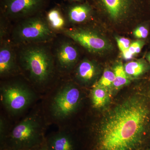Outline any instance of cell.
I'll use <instances>...</instances> for the list:
<instances>
[{"mask_svg":"<svg viewBox=\"0 0 150 150\" xmlns=\"http://www.w3.org/2000/svg\"><path fill=\"white\" fill-rule=\"evenodd\" d=\"M68 21L74 23H80L88 20L93 13V9L88 3H73L64 9Z\"/></svg>","mask_w":150,"mask_h":150,"instance_id":"cell-12","label":"cell"},{"mask_svg":"<svg viewBox=\"0 0 150 150\" xmlns=\"http://www.w3.org/2000/svg\"><path fill=\"white\" fill-rule=\"evenodd\" d=\"M125 71L130 78L141 76L150 70V65L144 59L128 62L124 66Z\"/></svg>","mask_w":150,"mask_h":150,"instance_id":"cell-16","label":"cell"},{"mask_svg":"<svg viewBox=\"0 0 150 150\" xmlns=\"http://www.w3.org/2000/svg\"><path fill=\"white\" fill-rule=\"evenodd\" d=\"M105 13L117 21L127 17L144 4L143 0H96Z\"/></svg>","mask_w":150,"mask_h":150,"instance_id":"cell-9","label":"cell"},{"mask_svg":"<svg viewBox=\"0 0 150 150\" xmlns=\"http://www.w3.org/2000/svg\"><path fill=\"white\" fill-rule=\"evenodd\" d=\"M123 58L126 60H130L133 58V56L132 54L129 52V49L122 52Z\"/></svg>","mask_w":150,"mask_h":150,"instance_id":"cell-23","label":"cell"},{"mask_svg":"<svg viewBox=\"0 0 150 150\" xmlns=\"http://www.w3.org/2000/svg\"><path fill=\"white\" fill-rule=\"evenodd\" d=\"M63 33L91 53H102L109 49L108 41L98 33L91 30L81 28L65 29Z\"/></svg>","mask_w":150,"mask_h":150,"instance_id":"cell-8","label":"cell"},{"mask_svg":"<svg viewBox=\"0 0 150 150\" xmlns=\"http://www.w3.org/2000/svg\"><path fill=\"white\" fill-rule=\"evenodd\" d=\"M114 79L115 74L113 71L107 69L105 70L102 76L96 85L105 88L110 91L112 88Z\"/></svg>","mask_w":150,"mask_h":150,"instance_id":"cell-19","label":"cell"},{"mask_svg":"<svg viewBox=\"0 0 150 150\" xmlns=\"http://www.w3.org/2000/svg\"><path fill=\"white\" fill-rule=\"evenodd\" d=\"M20 54L23 68L31 80L38 84L46 83L54 71V60L48 49L41 46L28 45Z\"/></svg>","mask_w":150,"mask_h":150,"instance_id":"cell-2","label":"cell"},{"mask_svg":"<svg viewBox=\"0 0 150 150\" xmlns=\"http://www.w3.org/2000/svg\"><path fill=\"white\" fill-rule=\"evenodd\" d=\"M54 33L41 13L22 20L13 30L12 39L16 44L30 45L48 42Z\"/></svg>","mask_w":150,"mask_h":150,"instance_id":"cell-4","label":"cell"},{"mask_svg":"<svg viewBox=\"0 0 150 150\" xmlns=\"http://www.w3.org/2000/svg\"><path fill=\"white\" fill-rule=\"evenodd\" d=\"M115 39L118 48L121 53L129 49L131 43L129 39L125 38L120 37H116Z\"/></svg>","mask_w":150,"mask_h":150,"instance_id":"cell-22","label":"cell"},{"mask_svg":"<svg viewBox=\"0 0 150 150\" xmlns=\"http://www.w3.org/2000/svg\"><path fill=\"white\" fill-rule=\"evenodd\" d=\"M149 2H150V0H149Z\"/></svg>","mask_w":150,"mask_h":150,"instance_id":"cell-28","label":"cell"},{"mask_svg":"<svg viewBox=\"0 0 150 150\" xmlns=\"http://www.w3.org/2000/svg\"><path fill=\"white\" fill-rule=\"evenodd\" d=\"M49 26L53 30H64L66 25V15L64 9L56 6L47 12L45 17Z\"/></svg>","mask_w":150,"mask_h":150,"instance_id":"cell-15","label":"cell"},{"mask_svg":"<svg viewBox=\"0 0 150 150\" xmlns=\"http://www.w3.org/2000/svg\"><path fill=\"white\" fill-rule=\"evenodd\" d=\"M113 71L115 74L112 88L113 89L118 90L130 83V78L126 74L124 66L122 64L119 63L115 65Z\"/></svg>","mask_w":150,"mask_h":150,"instance_id":"cell-18","label":"cell"},{"mask_svg":"<svg viewBox=\"0 0 150 150\" xmlns=\"http://www.w3.org/2000/svg\"><path fill=\"white\" fill-rule=\"evenodd\" d=\"M146 43L145 40H139L134 41L131 43L129 48V52L134 56L136 54H139Z\"/></svg>","mask_w":150,"mask_h":150,"instance_id":"cell-21","label":"cell"},{"mask_svg":"<svg viewBox=\"0 0 150 150\" xmlns=\"http://www.w3.org/2000/svg\"><path fill=\"white\" fill-rule=\"evenodd\" d=\"M48 150H74L71 137L65 132H60L48 138L46 142Z\"/></svg>","mask_w":150,"mask_h":150,"instance_id":"cell-13","label":"cell"},{"mask_svg":"<svg viewBox=\"0 0 150 150\" xmlns=\"http://www.w3.org/2000/svg\"><path fill=\"white\" fill-rule=\"evenodd\" d=\"M148 150H150V147L149 148V149Z\"/></svg>","mask_w":150,"mask_h":150,"instance_id":"cell-27","label":"cell"},{"mask_svg":"<svg viewBox=\"0 0 150 150\" xmlns=\"http://www.w3.org/2000/svg\"><path fill=\"white\" fill-rule=\"evenodd\" d=\"M150 133V99L132 94L103 118L91 137L90 150H143Z\"/></svg>","mask_w":150,"mask_h":150,"instance_id":"cell-1","label":"cell"},{"mask_svg":"<svg viewBox=\"0 0 150 150\" xmlns=\"http://www.w3.org/2000/svg\"><path fill=\"white\" fill-rule=\"evenodd\" d=\"M97 74V68L95 63L85 59L78 66L76 76L83 83L89 84L94 80Z\"/></svg>","mask_w":150,"mask_h":150,"instance_id":"cell-14","label":"cell"},{"mask_svg":"<svg viewBox=\"0 0 150 150\" xmlns=\"http://www.w3.org/2000/svg\"><path fill=\"white\" fill-rule=\"evenodd\" d=\"M79 57L77 49L70 42H63L56 50L57 62L64 70H68L73 67L77 62Z\"/></svg>","mask_w":150,"mask_h":150,"instance_id":"cell-11","label":"cell"},{"mask_svg":"<svg viewBox=\"0 0 150 150\" xmlns=\"http://www.w3.org/2000/svg\"><path fill=\"white\" fill-rule=\"evenodd\" d=\"M49 0H1V15L6 19H21L41 13Z\"/></svg>","mask_w":150,"mask_h":150,"instance_id":"cell-6","label":"cell"},{"mask_svg":"<svg viewBox=\"0 0 150 150\" xmlns=\"http://www.w3.org/2000/svg\"><path fill=\"white\" fill-rule=\"evenodd\" d=\"M1 101L11 113H19L30 104L33 98L32 91L25 86L18 83L3 86L1 90Z\"/></svg>","mask_w":150,"mask_h":150,"instance_id":"cell-7","label":"cell"},{"mask_svg":"<svg viewBox=\"0 0 150 150\" xmlns=\"http://www.w3.org/2000/svg\"><path fill=\"white\" fill-rule=\"evenodd\" d=\"M15 53L11 45L4 40L0 48V75L1 77L12 74L16 71Z\"/></svg>","mask_w":150,"mask_h":150,"instance_id":"cell-10","label":"cell"},{"mask_svg":"<svg viewBox=\"0 0 150 150\" xmlns=\"http://www.w3.org/2000/svg\"><path fill=\"white\" fill-rule=\"evenodd\" d=\"M110 91L103 87L95 84L91 92L93 105L96 108L104 107L110 99Z\"/></svg>","mask_w":150,"mask_h":150,"instance_id":"cell-17","label":"cell"},{"mask_svg":"<svg viewBox=\"0 0 150 150\" xmlns=\"http://www.w3.org/2000/svg\"><path fill=\"white\" fill-rule=\"evenodd\" d=\"M79 90L74 85L68 83L62 87L53 100L51 113L56 119L69 118L76 111L81 101Z\"/></svg>","mask_w":150,"mask_h":150,"instance_id":"cell-5","label":"cell"},{"mask_svg":"<svg viewBox=\"0 0 150 150\" xmlns=\"http://www.w3.org/2000/svg\"><path fill=\"white\" fill-rule=\"evenodd\" d=\"M38 150H48L47 147H46V146H41V148L39 149Z\"/></svg>","mask_w":150,"mask_h":150,"instance_id":"cell-26","label":"cell"},{"mask_svg":"<svg viewBox=\"0 0 150 150\" xmlns=\"http://www.w3.org/2000/svg\"><path fill=\"white\" fill-rule=\"evenodd\" d=\"M43 129L39 119L35 116L25 118L13 129L2 142L8 150H35L42 146Z\"/></svg>","mask_w":150,"mask_h":150,"instance_id":"cell-3","label":"cell"},{"mask_svg":"<svg viewBox=\"0 0 150 150\" xmlns=\"http://www.w3.org/2000/svg\"><path fill=\"white\" fill-rule=\"evenodd\" d=\"M146 59L147 60L148 62L150 65V51L148 52L147 54L146 55Z\"/></svg>","mask_w":150,"mask_h":150,"instance_id":"cell-24","label":"cell"},{"mask_svg":"<svg viewBox=\"0 0 150 150\" xmlns=\"http://www.w3.org/2000/svg\"><path fill=\"white\" fill-rule=\"evenodd\" d=\"M66 1H68L70 3H74L76 2H80L83 0H66Z\"/></svg>","mask_w":150,"mask_h":150,"instance_id":"cell-25","label":"cell"},{"mask_svg":"<svg viewBox=\"0 0 150 150\" xmlns=\"http://www.w3.org/2000/svg\"><path fill=\"white\" fill-rule=\"evenodd\" d=\"M149 25L146 23L137 27L133 32L135 37L140 40H145L150 35Z\"/></svg>","mask_w":150,"mask_h":150,"instance_id":"cell-20","label":"cell"}]
</instances>
